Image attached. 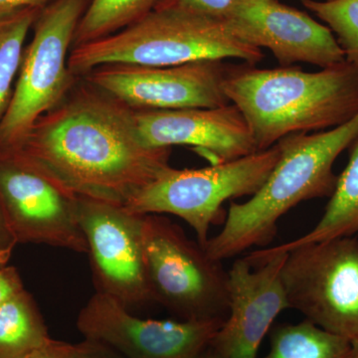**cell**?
<instances>
[{"label": "cell", "mask_w": 358, "mask_h": 358, "mask_svg": "<svg viewBox=\"0 0 358 358\" xmlns=\"http://www.w3.org/2000/svg\"><path fill=\"white\" fill-rule=\"evenodd\" d=\"M15 148L77 196L122 206L171 166V148L145 145L134 110L82 78Z\"/></svg>", "instance_id": "1"}, {"label": "cell", "mask_w": 358, "mask_h": 358, "mask_svg": "<svg viewBox=\"0 0 358 358\" xmlns=\"http://www.w3.org/2000/svg\"><path fill=\"white\" fill-rule=\"evenodd\" d=\"M223 90L248 122L258 150L289 134L336 128L358 113V67L346 60L319 72L230 65Z\"/></svg>", "instance_id": "2"}, {"label": "cell", "mask_w": 358, "mask_h": 358, "mask_svg": "<svg viewBox=\"0 0 358 358\" xmlns=\"http://www.w3.org/2000/svg\"><path fill=\"white\" fill-rule=\"evenodd\" d=\"M357 138L358 113L336 128L289 134L278 141L279 159L267 180L246 202L230 204L222 230L203 246L206 253L223 262L265 246L287 212L301 202L331 197L338 180L334 164Z\"/></svg>", "instance_id": "3"}, {"label": "cell", "mask_w": 358, "mask_h": 358, "mask_svg": "<svg viewBox=\"0 0 358 358\" xmlns=\"http://www.w3.org/2000/svg\"><path fill=\"white\" fill-rule=\"evenodd\" d=\"M263 57L261 49L238 39L224 21L180 9L155 8L121 31L73 48L69 69L81 78L103 65L169 67L226 59L255 65Z\"/></svg>", "instance_id": "4"}, {"label": "cell", "mask_w": 358, "mask_h": 358, "mask_svg": "<svg viewBox=\"0 0 358 358\" xmlns=\"http://www.w3.org/2000/svg\"><path fill=\"white\" fill-rule=\"evenodd\" d=\"M280 157L278 143L267 150L202 169L169 166L126 205L134 213L171 214L185 220L204 246L211 225L224 223L228 200L255 194Z\"/></svg>", "instance_id": "5"}, {"label": "cell", "mask_w": 358, "mask_h": 358, "mask_svg": "<svg viewBox=\"0 0 358 358\" xmlns=\"http://www.w3.org/2000/svg\"><path fill=\"white\" fill-rule=\"evenodd\" d=\"M143 244L152 298L182 320H225L228 272L162 214L143 216Z\"/></svg>", "instance_id": "6"}, {"label": "cell", "mask_w": 358, "mask_h": 358, "mask_svg": "<svg viewBox=\"0 0 358 358\" xmlns=\"http://www.w3.org/2000/svg\"><path fill=\"white\" fill-rule=\"evenodd\" d=\"M91 0H53L40 10L25 47L13 100L0 124V150L20 147L41 115L59 105L79 78L69 69L78 24Z\"/></svg>", "instance_id": "7"}, {"label": "cell", "mask_w": 358, "mask_h": 358, "mask_svg": "<svg viewBox=\"0 0 358 358\" xmlns=\"http://www.w3.org/2000/svg\"><path fill=\"white\" fill-rule=\"evenodd\" d=\"M289 308L329 333L358 341V240L352 236L289 250L282 268Z\"/></svg>", "instance_id": "8"}, {"label": "cell", "mask_w": 358, "mask_h": 358, "mask_svg": "<svg viewBox=\"0 0 358 358\" xmlns=\"http://www.w3.org/2000/svg\"><path fill=\"white\" fill-rule=\"evenodd\" d=\"M0 197L18 243L88 253L77 195L17 148L0 150Z\"/></svg>", "instance_id": "9"}, {"label": "cell", "mask_w": 358, "mask_h": 358, "mask_svg": "<svg viewBox=\"0 0 358 358\" xmlns=\"http://www.w3.org/2000/svg\"><path fill=\"white\" fill-rule=\"evenodd\" d=\"M96 293L129 310L154 303L143 244V216L122 205L78 196Z\"/></svg>", "instance_id": "10"}, {"label": "cell", "mask_w": 358, "mask_h": 358, "mask_svg": "<svg viewBox=\"0 0 358 358\" xmlns=\"http://www.w3.org/2000/svg\"><path fill=\"white\" fill-rule=\"evenodd\" d=\"M229 67L224 61L169 67L110 64L81 78L136 110L217 108L230 103L223 90Z\"/></svg>", "instance_id": "11"}, {"label": "cell", "mask_w": 358, "mask_h": 358, "mask_svg": "<svg viewBox=\"0 0 358 358\" xmlns=\"http://www.w3.org/2000/svg\"><path fill=\"white\" fill-rule=\"evenodd\" d=\"M223 322L141 319L96 292L78 315L77 327L85 338L101 341L124 358H200Z\"/></svg>", "instance_id": "12"}, {"label": "cell", "mask_w": 358, "mask_h": 358, "mask_svg": "<svg viewBox=\"0 0 358 358\" xmlns=\"http://www.w3.org/2000/svg\"><path fill=\"white\" fill-rule=\"evenodd\" d=\"M288 252L260 249L228 271L229 313L210 343L219 358H257L278 315L289 308L282 281Z\"/></svg>", "instance_id": "13"}, {"label": "cell", "mask_w": 358, "mask_h": 358, "mask_svg": "<svg viewBox=\"0 0 358 358\" xmlns=\"http://www.w3.org/2000/svg\"><path fill=\"white\" fill-rule=\"evenodd\" d=\"M224 22L245 43L268 49L282 67L308 63L324 69L345 61L327 26L278 0H245Z\"/></svg>", "instance_id": "14"}, {"label": "cell", "mask_w": 358, "mask_h": 358, "mask_svg": "<svg viewBox=\"0 0 358 358\" xmlns=\"http://www.w3.org/2000/svg\"><path fill=\"white\" fill-rule=\"evenodd\" d=\"M134 115L141 140L150 148L185 145L211 164L259 152L248 122L231 103L217 108L134 110Z\"/></svg>", "instance_id": "15"}, {"label": "cell", "mask_w": 358, "mask_h": 358, "mask_svg": "<svg viewBox=\"0 0 358 358\" xmlns=\"http://www.w3.org/2000/svg\"><path fill=\"white\" fill-rule=\"evenodd\" d=\"M358 233V138L345 171L336 180V187L326 211L317 225L305 235L287 243L272 247L275 251L289 252L301 245L317 243Z\"/></svg>", "instance_id": "16"}, {"label": "cell", "mask_w": 358, "mask_h": 358, "mask_svg": "<svg viewBox=\"0 0 358 358\" xmlns=\"http://www.w3.org/2000/svg\"><path fill=\"white\" fill-rule=\"evenodd\" d=\"M51 339L36 301L26 289L0 305V358H27Z\"/></svg>", "instance_id": "17"}, {"label": "cell", "mask_w": 358, "mask_h": 358, "mask_svg": "<svg viewBox=\"0 0 358 358\" xmlns=\"http://www.w3.org/2000/svg\"><path fill=\"white\" fill-rule=\"evenodd\" d=\"M352 341L329 333L306 320L277 324L262 358H352Z\"/></svg>", "instance_id": "18"}, {"label": "cell", "mask_w": 358, "mask_h": 358, "mask_svg": "<svg viewBox=\"0 0 358 358\" xmlns=\"http://www.w3.org/2000/svg\"><path fill=\"white\" fill-rule=\"evenodd\" d=\"M160 0H91L78 24L73 48L121 31L152 13ZM72 48V49H73Z\"/></svg>", "instance_id": "19"}, {"label": "cell", "mask_w": 358, "mask_h": 358, "mask_svg": "<svg viewBox=\"0 0 358 358\" xmlns=\"http://www.w3.org/2000/svg\"><path fill=\"white\" fill-rule=\"evenodd\" d=\"M41 9L25 8L0 18V124L13 100L26 37Z\"/></svg>", "instance_id": "20"}, {"label": "cell", "mask_w": 358, "mask_h": 358, "mask_svg": "<svg viewBox=\"0 0 358 358\" xmlns=\"http://www.w3.org/2000/svg\"><path fill=\"white\" fill-rule=\"evenodd\" d=\"M336 34L345 60L358 67V0H301Z\"/></svg>", "instance_id": "21"}, {"label": "cell", "mask_w": 358, "mask_h": 358, "mask_svg": "<svg viewBox=\"0 0 358 358\" xmlns=\"http://www.w3.org/2000/svg\"><path fill=\"white\" fill-rule=\"evenodd\" d=\"M245 0H160L155 8H176L225 21Z\"/></svg>", "instance_id": "22"}, {"label": "cell", "mask_w": 358, "mask_h": 358, "mask_svg": "<svg viewBox=\"0 0 358 358\" xmlns=\"http://www.w3.org/2000/svg\"><path fill=\"white\" fill-rule=\"evenodd\" d=\"M17 244L20 243L0 197V268L8 266L9 260Z\"/></svg>", "instance_id": "23"}, {"label": "cell", "mask_w": 358, "mask_h": 358, "mask_svg": "<svg viewBox=\"0 0 358 358\" xmlns=\"http://www.w3.org/2000/svg\"><path fill=\"white\" fill-rule=\"evenodd\" d=\"M70 358H124L109 345L95 341L84 338L81 343L73 345Z\"/></svg>", "instance_id": "24"}, {"label": "cell", "mask_w": 358, "mask_h": 358, "mask_svg": "<svg viewBox=\"0 0 358 358\" xmlns=\"http://www.w3.org/2000/svg\"><path fill=\"white\" fill-rule=\"evenodd\" d=\"M24 289L20 272L13 266L0 268V305Z\"/></svg>", "instance_id": "25"}, {"label": "cell", "mask_w": 358, "mask_h": 358, "mask_svg": "<svg viewBox=\"0 0 358 358\" xmlns=\"http://www.w3.org/2000/svg\"><path fill=\"white\" fill-rule=\"evenodd\" d=\"M72 350V343L52 338L46 345L27 358H70Z\"/></svg>", "instance_id": "26"}, {"label": "cell", "mask_w": 358, "mask_h": 358, "mask_svg": "<svg viewBox=\"0 0 358 358\" xmlns=\"http://www.w3.org/2000/svg\"><path fill=\"white\" fill-rule=\"evenodd\" d=\"M53 0H0V18L25 8H43Z\"/></svg>", "instance_id": "27"}, {"label": "cell", "mask_w": 358, "mask_h": 358, "mask_svg": "<svg viewBox=\"0 0 358 358\" xmlns=\"http://www.w3.org/2000/svg\"><path fill=\"white\" fill-rule=\"evenodd\" d=\"M200 358H219V357H218V355H216V353L214 352L213 350H212L210 348H209L208 350H207L206 352H205L203 353V355H202V357Z\"/></svg>", "instance_id": "28"}, {"label": "cell", "mask_w": 358, "mask_h": 358, "mask_svg": "<svg viewBox=\"0 0 358 358\" xmlns=\"http://www.w3.org/2000/svg\"><path fill=\"white\" fill-rule=\"evenodd\" d=\"M352 358H358V341H352Z\"/></svg>", "instance_id": "29"}]
</instances>
